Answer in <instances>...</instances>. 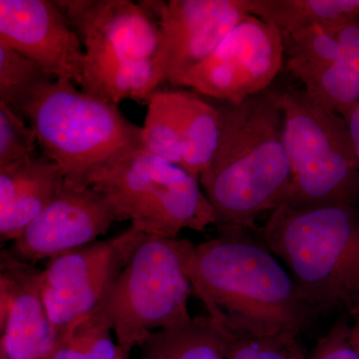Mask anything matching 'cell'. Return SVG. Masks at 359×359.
Returning <instances> with one entry per match:
<instances>
[{
  "instance_id": "obj_27",
  "label": "cell",
  "mask_w": 359,
  "mask_h": 359,
  "mask_svg": "<svg viewBox=\"0 0 359 359\" xmlns=\"http://www.w3.org/2000/svg\"><path fill=\"white\" fill-rule=\"evenodd\" d=\"M351 318L337 320L306 359H359V313Z\"/></svg>"
},
{
  "instance_id": "obj_20",
  "label": "cell",
  "mask_w": 359,
  "mask_h": 359,
  "mask_svg": "<svg viewBox=\"0 0 359 359\" xmlns=\"http://www.w3.org/2000/svg\"><path fill=\"white\" fill-rule=\"evenodd\" d=\"M112 332L109 321L98 306L60 332L51 359L126 358L113 339Z\"/></svg>"
},
{
  "instance_id": "obj_23",
  "label": "cell",
  "mask_w": 359,
  "mask_h": 359,
  "mask_svg": "<svg viewBox=\"0 0 359 359\" xmlns=\"http://www.w3.org/2000/svg\"><path fill=\"white\" fill-rule=\"evenodd\" d=\"M304 89L314 102L344 118L359 104V65L341 57L304 83Z\"/></svg>"
},
{
  "instance_id": "obj_11",
  "label": "cell",
  "mask_w": 359,
  "mask_h": 359,
  "mask_svg": "<svg viewBox=\"0 0 359 359\" xmlns=\"http://www.w3.org/2000/svg\"><path fill=\"white\" fill-rule=\"evenodd\" d=\"M76 33L85 63L153 60L160 27L142 2L130 0H54Z\"/></svg>"
},
{
  "instance_id": "obj_24",
  "label": "cell",
  "mask_w": 359,
  "mask_h": 359,
  "mask_svg": "<svg viewBox=\"0 0 359 359\" xmlns=\"http://www.w3.org/2000/svg\"><path fill=\"white\" fill-rule=\"evenodd\" d=\"M54 80L36 63L0 42V104L20 114L32 97Z\"/></svg>"
},
{
  "instance_id": "obj_9",
  "label": "cell",
  "mask_w": 359,
  "mask_h": 359,
  "mask_svg": "<svg viewBox=\"0 0 359 359\" xmlns=\"http://www.w3.org/2000/svg\"><path fill=\"white\" fill-rule=\"evenodd\" d=\"M143 236L130 226L114 238L96 241L48 259L40 273V289L58 335L100 304Z\"/></svg>"
},
{
  "instance_id": "obj_12",
  "label": "cell",
  "mask_w": 359,
  "mask_h": 359,
  "mask_svg": "<svg viewBox=\"0 0 359 359\" xmlns=\"http://www.w3.org/2000/svg\"><path fill=\"white\" fill-rule=\"evenodd\" d=\"M115 222H120L119 215L102 192L94 187L70 186L65 180L50 204L6 250L35 264L96 242Z\"/></svg>"
},
{
  "instance_id": "obj_26",
  "label": "cell",
  "mask_w": 359,
  "mask_h": 359,
  "mask_svg": "<svg viewBox=\"0 0 359 359\" xmlns=\"http://www.w3.org/2000/svg\"><path fill=\"white\" fill-rule=\"evenodd\" d=\"M224 334L226 359H292L302 346L299 335L294 334L264 337Z\"/></svg>"
},
{
  "instance_id": "obj_5",
  "label": "cell",
  "mask_w": 359,
  "mask_h": 359,
  "mask_svg": "<svg viewBox=\"0 0 359 359\" xmlns=\"http://www.w3.org/2000/svg\"><path fill=\"white\" fill-rule=\"evenodd\" d=\"M190 243L144 235L99 304L127 358L154 332L192 320L186 268Z\"/></svg>"
},
{
  "instance_id": "obj_32",
  "label": "cell",
  "mask_w": 359,
  "mask_h": 359,
  "mask_svg": "<svg viewBox=\"0 0 359 359\" xmlns=\"http://www.w3.org/2000/svg\"><path fill=\"white\" fill-rule=\"evenodd\" d=\"M354 313H359V308L358 309H356L355 311H354Z\"/></svg>"
},
{
  "instance_id": "obj_10",
  "label": "cell",
  "mask_w": 359,
  "mask_h": 359,
  "mask_svg": "<svg viewBox=\"0 0 359 359\" xmlns=\"http://www.w3.org/2000/svg\"><path fill=\"white\" fill-rule=\"evenodd\" d=\"M160 27L153 63L161 82L181 87L245 16L248 0L141 1Z\"/></svg>"
},
{
  "instance_id": "obj_22",
  "label": "cell",
  "mask_w": 359,
  "mask_h": 359,
  "mask_svg": "<svg viewBox=\"0 0 359 359\" xmlns=\"http://www.w3.org/2000/svg\"><path fill=\"white\" fill-rule=\"evenodd\" d=\"M142 145L151 154L182 167V147L174 90L161 89L147 104Z\"/></svg>"
},
{
  "instance_id": "obj_1",
  "label": "cell",
  "mask_w": 359,
  "mask_h": 359,
  "mask_svg": "<svg viewBox=\"0 0 359 359\" xmlns=\"http://www.w3.org/2000/svg\"><path fill=\"white\" fill-rule=\"evenodd\" d=\"M187 273L208 316L226 334L301 335L314 313L287 269L245 230L189 245Z\"/></svg>"
},
{
  "instance_id": "obj_18",
  "label": "cell",
  "mask_w": 359,
  "mask_h": 359,
  "mask_svg": "<svg viewBox=\"0 0 359 359\" xmlns=\"http://www.w3.org/2000/svg\"><path fill=\"white\" fill-rule=\"evenodd\" d=\"M138 359H226L223 330L209 316L151 334Z\"/></svg>"
},
{
  "instance_id": "obj_16",
  "label": "cell",
  "mask_w": 359,
  "mask_h": 359,
  "mask_svg": "<svg viewBox=\"0 0 359 359\" xmlns=\"http://www.w3.org/2000/svg\"><path fill=\"white\" fill-rule=\"evenodd\" d=\"M174 90L182 168L200 180L218 147L221 114L214 100L193 90Z\"/></svg>"
},
{
  "instance_id": "obj_33",
  "label": "cell",
  "mask_w": 359,
  "mask_h": 359,
  "mask_svg": "<svg viewBox=\"0 0 359 359\" xmlns=\"http://www.w3.org/2000/svg\"><path fill=\"white\" fill-rule=\"evenodd\" d=\"M123 359H130V358H123Z\"/></svg>"
},
{
  "instance_id": "obj_3",
  "label": "cell",
  "mask_w": 359,
  "mask_h": 359,
  "mask_svg": "<svg viewBox=\"0 0 359 359\" xmlns=\"http://www.w3.org/2000/svg\"><path fill=\"white\" fill-rule=\"evenodd\" d=\"M314 313L359 304V207L282 204L262 228Z\"/></svg>"
},
{
  "instance_id": "obj_13",
  "label": "cell",
  "mask_w": 359,
  "mask_h": 359,
  "mask_svg": "<svg viewBox=\"0 0 359 359\" xmlns=\"http://www.w3.org/2000/svg\"><path fill=\"white\" fill-rule=\"evenodd\" d=\"M0 42L55 79L81 86L84 48L54 0H0Z\"/></svg>"
},
{
  "instance_id": "obj_31",
  "label": "cell",
  "mask_w": 359,
  "mask_h": 359,
  "mask_svg": "<svg viewBox=\"0 0 359 359\" xmlns=\"http://www.w3.org/2000/svg\"><path fill=\"white\" fill-rule=\"evenodd\" d=\"M0 359H11L4 351H0Z\"/></svg>"
},
{
  "instance_id": "obj_4",
  "label": "cell",
  "mask_w": 359,
  "mask_h": 359,
  "mask_svg": "<svg viewBox=\"0 0 359 359\" xmlns=\"http://www.w3.org/2000/svg\"><path fill=\"white\" fill-rule=\"evenodd\" d=\"M20 114L34 130L41 155L58 165L70 186H91L143 148L142 127L127 119L118 104L89 95L69 80L45 85Z\"/></svg>"
},
{
  "instance_id": "obj_29",
  "label": "cell",
  "mask_w": 359,
  "mask_h": 359,
  "mask_svg": "<svg viewBox=\"0 0 359 359\" xmlns=\"http://www.w3.org/2000/svg\"><path fill=\"white\" fill-rule=\"evenodd\" d=\"M344 119L346 120L347 129L351 135L359 169V104L348 114L344 116Z\"/></svg>"
},
{
  "instance_id": "obj_21",
  "label": "cell",
  "mask_w": 359,
  "mask_h": 359,
  "mask_svg": "<svg viewBox=\"0 0 359 359\" xmlns=\"http://www.w3.org/2000/svg\"><path fill=\"white\" fill-rule=\"evenodd\" d=\"M283 39L287 69L302 84L342 57L339 43L323 25L285 33Z\"/></svg>"
},
{
  "instance_id": "obj_6",
  "label": "cell",
  "mask_w": 359,
  "mask_h": 359,
  "mask_svg": "<svg viewBox=\"0 0 359 359\" xmlns=\"http://www.w3.org/2000/svg\"><path fill=\"white\" fill-rule=\"evenodd\" d=\"M282 104L292 172L283 204L358 205L359 169L346 120L314 102L304 89L282 92Z\"/></svg>"
},
{
  "instance_id": "obj_17",
  "label": "cell",
  "mask_w": 359,
  "mask_h": 359,
  "mask_svg": "<svg viewBox=\"0 0 359 359\" xmlns=\"http://www.w3.org/2000/svg\"><path fill=\"white\" fill-rule=\"evenodd\" d=\"M162 85L153 60L106 61L85 63L80 89L108 102L147 105Z\"/></svg>"
},
{
  "instance_id": "obj_28",
  "label": "cell",
  "mask_w": 359,
  "mask_h": 359,
  "mask_svg": "<svg viewBox=\"0 0 359 359\" xmlns=\"http://www.w3.org/2000/svg\"><path fill=\"white\" fill-rule=\"evenodd\" d=\"M323 25L339 43L342 57L359 65V18Z\"/></svg>"
},
{
  "instance_id": "obj_7",
  "label": "cell",
  "mask_w": 359,
  "mask_h": 359,
  "mask_svg": "<svg viewBox=\"0 0 359 359\" xmlns=\"http://www.w3.org/2000/svg\"><path fill=\"white\" fill-rule=\"evenodd\" d=\"M90 187L110 200L120 222L129 221L146 236L177 238L186 229L203 233L217 224L200 180L143 148L99 175Z\"/></svg>"
},
{
  "instance_id": "obj_25",
  "label": "cell",
  "mask_w": 359,
  "mask_h": 359,
  "mask_svg": "<svg viewBox=\"0 0 359 359\" xmlns=\"http://www.w3.org/2000/svg\"><path fill=\"white\" fill-rule=\"evenodd\" d=\"M39 150L32 125L23 116L0 104V167L39 155Z\"/></svg>"
},
{
  "instance_id": "obj_14",
  "label": "cell",
  "mask_w": 359,
  "mask_h": 359,
  "mask_svg": "<svg viewBox=\"0 0 359 359\" xmlns=\"http://www.w3.org/2000/svg\"><path fill=\"white\" fill-rule=\"evenodd\" d=\"M40 273L7 250L0 255V351L11 359H51L58 334L49 320Z\"/></svg>"
},
{
  "instance_id": "obj_2",
  "label": "cell",
  "mask_w": 359,
  "mask_h": 359,
  "mask_svg": "<svg viewBox=\"0 0 359 359\" xmlns=\"http://www.w3.org/2000/svg\"><path fill=\"white\" fill-rule=\"evenodd\" d=\"M214 101L221 135L201 186L219 231H247L262 214L283 204L292 182L282 92L269 89L238 104Z\"/></svg>"
},
{
  "instance_id": "obj_30",
  "label": "cell",
  "mask_w": 359,
  "mask_h": 359,
  "mask_svg": "<svg viewBox=\"0 0 359 359\" xmlns=\"http://www.w3.org/2000/svg\"><path fill=\"white\" fill-rule=\"evenodd\" d=\"M292 359H306V351H304V346H302L301 348L297 351V353L294 354Z\"/></svg>"
},
{
  "instance_id": "obj_8",
  "label": "cell",
  "mask_w": 359,
  "mask_h": 359,
  "mask_svg": "<svg viewBox=\"0 0 359 359\" xmlns=\"http://www.w3.org/2000/svg\"><path fill=\"white\" fill-rule=\"evenodd\" d=\"M285 39L276 26L249 14L182 82L201 95L231 104L269 89L285 65Z\"/></svg>"
},
{
  "instance_id": "obj_19",
  "label": "cell",
  "mask_w": 359,
  "mask_h": 359,
  "mask_svg": "<svg viewBox=\"0 0 359 359\" xmlns=\"http://www.w3.org/2000/svg\"><path fill=\"white\" fill-rule=\"evenodd\" d=\"M248 8L283 34L359 18V0H248Z\"/></svg>"
},
{
  "instance_id": "obj_15",
  "label": "cell",
  "mask_w": 359,
  "mask_h": 359,
  "mask_svg": "<svg viewBox=\"0 0 359 359\" xmlns=\"http://www.w3.org/2000/svg\"><path fill=\"white\" fill-rule=\"evenodd\" d=\"M65 182L57 164L37 155L0 167V240L14 242Z\"/></svg>"
}]
</instances>
